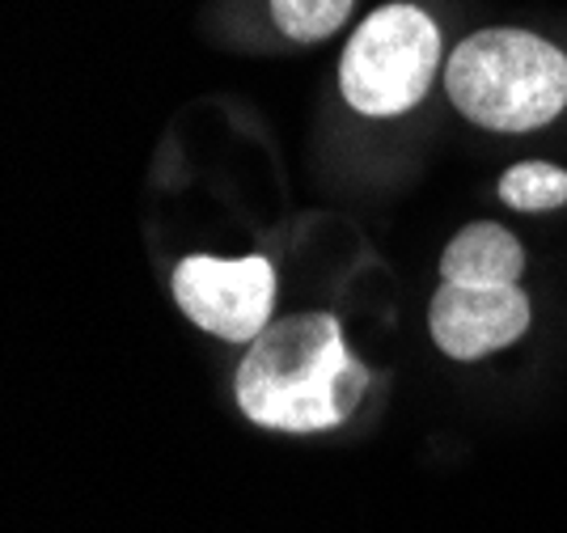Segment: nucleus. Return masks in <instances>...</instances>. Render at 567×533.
<instances>
[{
  "label": "nucleus",
  "instance_id": "obj_5",
  "mask_svg": "<svg viewBox=\"0 0 567 533\" xmlns=\"http://www.w3.org/2000/svg\"><path fill=\"white\" fill-rule=\"evenodd\" d=\"M534 322V305L517 284H441L427 305L432 344L450 360H483L513 348Z\"/></svg>",
  "mask_w": 567,
  "mask_h": 533
},
{
  "label": "nucleus",
  "instance_id": "obj_8",
  "mask_svg": "<svg viewBox=\"0 0 567 533\" xmlns=\"http://www.w3.org/2000/svg\"><path fill=\"white\" fill-rule=\"evenodd\" d=\"M352 4L355 0H271V18L284 39L318 43V39H331L348 22Z\"/></svg>",
  "mask_w": 567,
  "mask_h": 533
},
{
  "label": "nucleus",
  "instance_id": "obj_3",
  "mask_svg": "<svg viewBox=\"0 0 567 533\" xmlns=\"http://www.w3.org/2000/svg\"><path fill=\"white\" fill-rule=\"evenodd\" d=\"M441 72V30L415 4L369 13L339 64V90L355 115L394 119L415 111Z\"/></svg>",
  "mask_w": 567,
  "mask_h": 533
},
{
  "label": "nucleus",
  "instance_id": "obj_6",
  "mask_svg": "<svg viewBox=\"0 0 567 533\" xmlns=\"http://www.w3.org/2000/svg\"><path fill=\"white\" fill-rule=\"evenodd\" d=\"M520 271H525L520 242L492 221L466 225L441 255V276L450 284H517Z\"/></svg>",
  "mask_w": 567,
  "mask_h": 533
},
{
  "label": "nucleus",
  "instance_id": "obj_2",
  "mask_svg": "<svg viewBox=\"0 0 567 533\" xmlns=\"http://www.w3.org/2000/svg\"><path fill=\"white\" fill-rule=\"evenodd\" d=\"M445 90L487 132H538L567 106V55L529 30H478L445 64Z\"/></svg>",
  "mask_w": 567,
  "mask_h": 533
},
{
  "label": "nucleus",
  "instance_id": "obj_7",
  "mask_svg": "<svg viewBox=\"0 0 567 533\" xmlns=\"http://www.w3.org/2000/svg\"><path fill=\"white\" fill-rule=\"evenodd\" d=\"M499 199L517 212H555L567 204V170L550 162H520L499 178Z\"/></svg>",
  "mask_w": 567,
  "mask_h": 533
},
{
  "label": "nucleus",
  "instance_id": "obj_1",
  "mask_svg": "<svg viewBox=\"0 0 567 533\" xmlns=\"http://www.w3.org/2000/svg\"><path fill=\"white\" fill-rule=\"evenodd\" d=\"M369 369L348 351L331 314H292L267 326L241 356L234 394L241 416L267 432H334L355 416Z\"/></svg>",
  "mask_w": 567,
  "mask_h": 533
},
{
  "label": "nucleus",
  "instance_id": "obj_4",
  "mask_svg": "<svg viewBox=\"0 0 567 533\" xmlns=\"http://www.w3.org/2000/svg\"><path fill=\"white\" fill-rule=\"evenodd\" d=\"M174 301L199 330L225 344H255L271 326L276 267L262 255H190L174 267Z\"/></svg>",
  "mask_w": 567,
  "mask_h": 533
}]
</instances>
